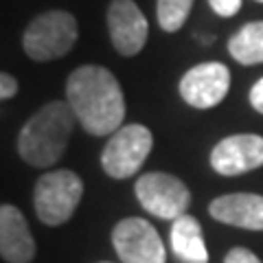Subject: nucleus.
Segmentation results:
<instances>
[{
	"label": "nucleus",
	"mask_w": 263,
	"mask_h": 263,
	"mask_svg": "<svg viewBox=\"0 0 263 263\" xmlns=\"http://www.w3.org/2000/svg\"><path fill=\"white\" fill-rule=\"evenodd\" d=\"M79 37L77 20L70 11L51 9L35 15L22 33V48L33 62H53L68 55Z\"/></svg>",
	"instance_id": "3"
},
{
	"label": "nucleus",
	"mask_w": 263,
	"mask_h": 263,
	"mask_svg": "<svg viewBox=\"0 0 263 263\" xmlns=\"http://www.w3.org/2000/svg\"><path fill=\"white\" fill-rule=\"evenodd\" d=\"M15 95H18V79L9 75V72H3L0 75V99L7 101V99H11Z\"/></svg>",
	"instance_id": "18"
},
{
	"label": "nucleus",
	"mask_w": 263,
	"mask_h": 263,
	"mask_svg": "<svg viewBox=\"0 0 263 263\" xmlns=\"http://www.w3.org/2000/svg\"><path fill=\"white\" fill-rule=\"evenodd\" d=\"M209 5L221 18H233L241 9V0H209Z\"/></svg>",
	"instance_id": "16"
},
{
	"label": "nucleus",
	"mask_w": 263,
	"mask_h": 263,
	"mask_svg": "<svg viewBox=\"0 0 263 263\" xmlns=\"http://www.w3.org/2000/svg\"><path fill=\"white\" fill-rule=\"evenodd\" d=\"M228 53L241 66L263 64V20L243 24L228 40Z\"/></svg>",
	"instance_id": "14"
},
{
	"label": "nucleus",
	"mask_w": 263,
	"mask_h": 263,
	"mask_svg": "<svg viewBox=\"0 0 263 263\" xmlns=\"http://www.w3.org/2000/svg\"><path fill=\"white\" fill-rule=\"evenodd\" d=\"M224 263H261V259L248 248H233L226 254Z\"/></svg>",
	"instance_id": "17"
},
{
	"label": "nucleus",
	"mask_w": 263,
	"mask_h": 263,
	"mask_svg": "<svg viewBox=\"0 0 263 263\" xmlns=\"http://www.w3.org/2000/svg\"><path fill=\"white\" fill-rule=\"evenodd\" d=\"M209 213L213 219L246 230H263V195L230 193L211 202Z\"/></svg>",
	"instance_id": "12"
},
{
	"label": "nucleus",
	"mask_w": 263,
	"mask_h": 263,
	"mask_svg": "<svg viewBox=\"0 0 263 263\" xmlns=\"http://www.w3.org/2000/svg\"><path fill=\"white\" fill-rule=\"evenodd\" d=\"M154 136L145 125L129 123L110 136L101 152V167L114 180H125L138 174L152 154Z\"/></svg>",
	"instance_id": "5"
},
{
	"label": "nucleus",
	"mask_w": 263,
	"mask_h": 263,
	"mask_svg": "<svg viewBox=\"0 0 263 263\" xmlns=\"http://www.w3.org/2000/svg\"><path fill=\"white\" fill-rule=\"evenodd\" d=\"M250 105L263 114V77L250 88Z\"/></svg>",
	"instance_id": "19"
},
{
	"label": "nucleus",
	"mask_w": 263,
	"mask_h": 263,
	"mask_svg": "<svg viewBox=\"0 0 263 263\" xmlns=\"http://www.w3.org/2000/svg\"><path fill=\"white\" fill-rule=\"evenodd\" d=\"M84 195V182L70 169H57L40 176L33 191V206L40 221L60 226L72 217Z\"/></svg>",
	"instance_id": "4"
},
{
	"label": "nucleus",
	"mask_w": 263,
	"mask_h": 263,
	"mask_svg": "<svg viewBox=\"0 0 263 263\" xmlns=\"http://www.w3.org/2000/svg\"><path fill=\"white\" fill-rule=\"evenodd\" d=\"M257 3H263V0H257Z\"/></svg>",
	"instance_id": "20"
},
{
	"label": "nucleus",
	"mask_w": 263,
	"mask_h": 263,
	"mask_svg": "<svg viewBox=\"0 0 263 263\" xmlns=\"http://www.w3.org/2000/svg\"><path fill=\"white\" fill-rule=\"evenodd\" d=\"M77 117L68 101H51L24 123L18 136L20 158L31 167L46 169L64 156Z\"/></svg>",
	"instance_id": "2"
},
{
	"label": "nucleus",
	"mask_w": 263,
	"mask_h": 263,
	"mask_svg": "<svg viewBox=\"0 0 263 263\" xmlns=\"http://www.w3.org/2000/svg\"><path fill=\"white\" fill-rule=\"evenodd\" d=\"M211 167L219 176H241L263 167V136L233 134L211 152Z\"/></svg>",
	"instance_id": "10"
},
{
	"label": "nucleus",
	"mask_w": 263,
	"mask_h": 263,
	"mask_svg": "<svg viewBox=\"0 0 263 263\" xmlns=\"http://www.w3.org/2000/svg\"><path fill=\"white\" fill-rule=\"evenodd\" d=\"M108 33L114 51L123 57H134L147 42L149 24L134 0H112L108 5Z\"/></svg>",
	"instance_id": "9"
},
{
	"label": "nucleus",
	"mask_w": 263,
	"mask_h": 263,
	"mask_svg": "<svg viewBox=\"0 0 263 263\" xmlns=\"http://www.w3.org/2000/svg\"><path fill=\"white\" fill-rule=\"evenodd\" d=\"M112 243L123 263H164V243L147 219H121L112 230Z\"/></svg>",
	"instance_id": "7"
},
{
	"label": "nucleus",
	"mask_w": 263,
	"mask_h": 263,
	"mask_svg": "<svg viewBox=\"0 0 263 263\" xmlns=\"http://www.w3.org/2000/svg\"><path fill=\"white\" fill-rule=\"evenodd\" d=\"M195 0H156V18L164 33H176L189 20Z\"/></svg>",
	"instance_id": "15"
},
{
	"label": "nucleus",
	"mask_w": 263,
	"mask_h": 263,
	"mask_svg": "<svg viewBox=\"0 0 263 263\" xmlns=\"http://www.w3.org/2000/svg\"><path fill=\"white\" fill-rule=\"evenodd\" d=\"M230 90V70L221 62H202L189 68L180 79V97L191 108L209 110L226 99Z\"/></svg>",
	"instance_id": "8"
},
{
	"label": "nucleus",
	"mask_w": 263,
	"mask_h": 263,
	"mask_svg": "<svg viewBox=\"0 0 263 263\" xmlns=\"http://www.w3.org/2000/svg\"><path fill=\"white\" fill-rule=\"evenodd\" d=\"M171 250L182 263H209L202 226L193 215H180L171 226Z\"/></svg>",
	"instance_id": "13"
},
{
	"label": "nucleus",
	"mask_w": 263,
	"mask_h": 263,
	"mask_svg": "<svg viewBox=\"0 0 263 263\" xmlns=\"http://www.w3.org/2000/svg\"><path fill=\"white\" fill-rule=\"evenodd\" d=\"M0 254L7 263H31L35 257L29 224L13 204L0 206Z\"/></svg>",
	"instance_id": "11"
},
{
	"label": "nucleus",
	"mask_w": 263,
	"mask_h": 263,
	"mask_svg": "<svg viewBox=\"0 0 263 263\" xmlns=\"http://www.w3.org/2000/svg\"><path fill=\"white\" fill-rule=\"evenodd\" d=\"M66 101L88 134L112 136L123 127L125 97L119 79L103 66L86 64L72 70L66 81Z\"/></svg>",
	"instance_id": "1"
},
{
	"label": "nucleus",
	"mask_w": 263,
	"mask_h": 263,
	"mask_svg": "<svg viewBox=\"0 0 263 263\" xmlns=\"http://www.w3.org/2000/svg\"><path fill=\"white\" fill-rule=\"evenodd\" d=\"M136 197L141 206L160 219H178L184 215L191 204V191L180 178L164 174V171H149L136 180Z\"/></svg>",
	"instance_id": "6"
}]
</instances>
